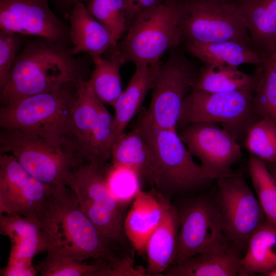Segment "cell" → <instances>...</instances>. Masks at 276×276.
<instances>
[{
	"label": "cell",
	"mask_w": 276,
	"mask_h": 276,
	"mask_svg": "<svg viewBox=\"0 0 276 276\" xmlns=\"http://www.w3.org/2000/svg\"><path fill=\"white\" fill-rule=\"evenodd\" d=\"M89 62L76 57L70 45L46 38H26L6 85L1 106L55 90L71 81L87 79Z\"/></svg>",
	"instance_id": "cell-1"
},
{
	"label": "cell",
	"mask_w": 276,
	"mask_h": 276,
	"mask_svg": "<svg viewBox=\"0 0 276 276\" xmlns=\"http://www.w3.org/2000/svg\"><path fill=\"white\" fill-rule=\"evenodd\" d=\"M48 238L47 251L84 262L112 263L119 257L114 245L105 238L81 209L68 187L52 189L39 219Z\"/></svg>",
	"instance_id": "cell-2"
},
{
	"label": "cell",
	"mask_w": 276,
	"mask_h": 276,
	"mask_svg": "<svg viewBox=\"0 0 276 276\" xmlns=\"http://www.w3.org/2000/svg\"><path fill=\"white\" fill-rule=\"evenodd\" d=\"M78 81L1 106V129L18 130L42 137L57 145L78 149L73 129L72 112Z\"/></svg>",
	"instance_id": "cell-3"
},
{
	"label": "cell",
	"mask_w": 276,
	"mask_h": 276,
	"mask_svg": "<svg viewBox=\"0 0 276 276\" xmlns=\"http://www.w3.org/2000/svg\"><path fill=\"white\" fill-rule=\"evenodd\" d=\"M12 154L33 177L51 188L68 187L75 172L88 163L75 148L55 145L18 130L1 129L0 154Z\"/></svg>",
	"instance_id": "cell-4"
},
{
	"label": "cell",
	"mask_w": 276,
	"mask_h": 276,
	"mask_svg": "<svg viewBox=\"0 0 276 276\" xmlns=\"http://www.w3.org/2000/svg\"><path fill=\"white\" fill-rule=\"evenodd\" d=\"M118 47L125 62L135 66L159 62L183 37L180 0H165L139 13Z\"/></svg>",
	"instance_id": "cell-5"
},
{
	"label": "cell",
	"mask_w": 276,
	"mask_h": 276,
	"mask_svg": "<svg viewBox=\"0 0 276 276\" xmlns=\"http://www.w3.org/2000/svg\"><path fill=\"white\" fill-rule=\"evenodd\" d=\"M137 123L146 132L153 151L154 186L185 193L206 186L214 180L195 162L176 129L155 128L141 118Z\"/></svg>",
	"instance_id": "cell-6"
},
{
	"label": "cell",
	"mask_w": 276,
	"mask_h": 276,
	"mask_svg": "<svg viewBox=\"0 0 276 276\" xmlns=\"http://www.w3.org/2000/svg\"><path fill=\"white\" fill-rule=\"evenodd\" d=\"M252 91L211 93L193 88L182 103L177 129L195 123H213L220 124L238 141L260 119L252 109Z\"/></svg>",
	"instance_id": "cell-7"
},
{
	"label": "cell",
	"mask_w": 276,
	"mask_h": 276,
	"mask_svg": "<svg viewBox=\"0 0 276 276\" xmlns=\"http://www.w3.org/2000/svg\"><path fill=\"white\" fill-rule=\"evenodd\" d=\"M183 37L187 42L235 41L252 44L233 0H180Z\"/></svg>",
	"instance_id": "cell-8"
},
{
	"label": "cell",
	"mask_w": 276,
	"mask_h": 276,
	"mask_svg": "<svg viewBox=\"0 0 276 276\" xmlns=\"http://www.w3.org/2000/svg\"><path fill=\"white\" fill-rule=\"evenodd\" d=\"M176 208L179 229L177 250L173 265L197 255L225 251L231 247L214 199L204 195L195 196L185 199Z\"/></svg>",
	"instance_id": "cell-9"
},
{
	"label": "cell",
	"mask_w": 276,
	"mask_h": 276,
	"mask_svg": "<svg viewBox=\"0 0 276 276\" xmlns=\"http://www.w3.org/2000/svg\"><path fill=\"white\" fill-rule=\"evenodd\" d=\"M216 180L214 200L221 216L225 237L230 246L241 253L246 250L251 236L266 222L265 215L241 173Z\"/></svg>",
	"instance_id": "cell-10"
},
{
	"label": "cell",
	"mask_w": 276,
	"mask_h": 276,
	"mask_svg": "<svg viewBox=\"0 0 276 276\" xmlns=\"http://www.w3.org/2000/svg\"><path fill=\"white\" fill-rule=\"evenodd\" d=\"M197 73L181 55L170 56L161 65L151 89L150 105L141 118L155 128L177 130L182 103L194 87Z\"/></svg>",
	"instance_id": "cell-11"
},
{
	"label": "cell",
	"mask_w": 276,
	"mask_h": 276,
	"mask_svg": "<svg viewBox=\"0 0 276 276\" xmlns=\"http://www.w3.org/2000/svg\"><path fill=\"white\" fill-rule=\"evenodd\" d=\"M179 135L193 156L214 179L235 173L232 167L241 158L238 141L219 125L209 122L189 124Z\"/></svg>",
	"instance_id": "cell-12"
},
{
	"label": "cell",
	"mask_w": 276,
	"mask_h": 276,
	"mask_svg": "<svg viewBox=\"0 0 276 276\" xmlns=\"http://www.w3.org/2000/svg\"><path fill=\"white\" fill-rule=\"evenodd\" d=\"M105 167L94 162L82 165L75 172L68 187L75 193L83 212L103 234L114 230L124 217V206L108 188Z\"/></svg>",
	"instance_id": "cell-13"
},
{
	"label": "cell",
	"mask_w": 276,
	"mask_h": 276,
	"mask_svg": "<svg viewBox=\"0 0 276 276\" xmlns=\"http://www.w3.org/2000/svg\"><path fill=\"white\" fill-rule=\"evenodd\" d=\"M51 192V188L31 175L12 154L1 153L0 214L39 219Z\"/></svg>",
	"instance_id": "cell-14"
},
{
	"label": "cell",
	"mask_w": 276,
	"mask_h": 276,
	"mask_svg": "<svg viewBox=\"0 0 276 276\" xmlns=\"http://www.w3.org/2000/svg\"><path fill=\"white\" fill-rule=\"evenodd\" d=\"M49 0H0V30L62 42L72 47L70 27L50 9Z\"/></svg>",
	"instance_id": "cell-15"
},
{
	"label": "cell",
	"mask_w": 276,
	"mask_h": 276,
	"mask_svg": "<svg viewBox=\"0 0 276 276\" xmlns=\"http://www.w3.org/2000/svg\"><path fill=\"white\" fill-rule=\"evenodd\" d=\"M154 189L137 193L124 219L126 236L139 254H145L149 236L160 222L168 202Z\"/></svg>",
	"instance_id": "cell-16"
},
{
	"label": "cell",
	"mask_w": 276,
	"mask_h": 276,
	"mask_svg": "<svg viewBox=\"0 0 276 276\" xmlns=\"http://www.w3.org/2000/svg\"><path fill=\"white\" fill-rule=\"evenodd\" d=\"M0 232L11 243L8 260L32 263L35 256L49 248L42 224L36 217L0 214Z\"/></svg>",
	"instance_id": "cell-17"
},
{
	"label": "cell",
	"mask_w": 276,
	"mask_h": 276,
	"mask_svg": "<svg viewBox=\"0 0 276 276\" xmlns=\"http://www.w3.org/2000/svg\"><path fill=\"white\" fill-rule=\"evenodd\" d=\"M179 229L175 206L168 201L163 218L149 236L145 245L147 275H162L174 262Z\"/></svg>",
	"instance_id": "cell-18"
},
{
	"label": "cell",
	"mask_w": 276,
	"mask_h": 276,
	"mask_svg": "<svg viewBox=\"0 0 276 276\" xmlns=\"http://www.w3.org/2000/svg\"><path fill=\"white\" fill-rule=\"evenodd\" d=\"M111 165L125 167L136 172L154 186V158L148 136L136 123L129 132H124L114 141L111 151Z\"/></svg>",
	"instance_id": "cell-19"
},
{
	"label": "cell",
	"mask_w": 276,
	"mask_h": 276,
	"mask_svg": "<svg viewBox=\"0 0 276 276\" xmlns=\"http://www.w3.org/2000/svg\"><path fill=\"white\" fill-rule=\"evenodd\" d=\"M68 18L72 53H85L93 60L113 48L111 35L105 27L88 11L83 3L72 8Z\"/></svg>",
	"instance_id": "cell-20"
},
{
	"label": "cell",
	"mask_w": 276,
	"mask_h": 276,
	"mask_svg": "<svg viewBox=\"0 0 276 276\" xmlns=\"http://www.w3.org/2000/svg\"><path fill=\"white\" fill-rule=\"evenodd\" d=\"M255 49L265 58L276 48V0H233Z\"/></svg>",
	"instance_id": "cell-21"
},
{
	"label": "cell",
	"mask_w": 276,
	"mask_h": 276,
	"mask_svg": "<svg viewBox=\"0 0 276 276\" xmlns=\"http://www.w3.org/2000/svg\"><path fill=\"white\" fill-rule=\"evenodd\" d=\"M160 62L135 66V71L126 89L113 107L114 109L115 140L137 113L160 68Z\"/></svg>",
	"instance_id": "cell-22"
},
{
	"label": "cell",
	"mask_w": 276,
	"mask_h": 276,
	"mask_svg": "<svg viewBox=\"0 0 276 276\" xmlns=\"http://www.w3.org/2000/svg\"><path fill=\"white\" fill-rule=\"evenodd\" d=\"M241 253L231 247L222 252H205L171 265L165 272L167 276L239 275Z\"/></svg>",
	"instance_id": "cell-23"
},
{
	"label": "cell",
	"mask_w": 276,
	"mask_h": 276,
	"mask_svg": "<svg viewBox=\"0 0 276 276\" xmlns=\"http://www.w3.org/2000/svg\"><path fill=\"white\" fill-rule=\"evenodd\" d=\"M104 104L96 97L87 80H79L78 96L72 112L73 136L80 153L86 162V151L99 124Z\"/></svg>",
	"instance_id": "cell-24"
},
{
	"label": "cell",
	"mask_w": 276,
	"mask_h": 276,
	"mask_svg": "<svg viewBox=\"0 0 276 276\" xmlns=\"http://www.w3.org/2000/svg\"><path fill=\"white\" fill-rule=\"evenodd\" d=\"M188 51L206 64H220L237 67L243 64L258 65L265 56L250 46L235 41L209 43L187 42Z\"/></svg>",
	"instance_id": "cell-25"
},
{
	"label": "cell",
	"mask_w": 276,
	"mask_h": 276,
	"mask_svg": "<svg viewBox=\"0 0 276 276\" xmlns=\"http://www.w3.org/2000/svg\"><path fill=\"white\" fill-rule=\"evenodd\" d=\"M276 265V227L266 222L249 239L239 275H264Z\"/></svg>",
	"instance_id": "cell-26"
},
{
	"label": "cell",
	"mask_w": 276,
	"mask_h": 276,
	"mask_svg": "<svg viewBox=\"0 0 276 276\" xmlns=\"http://www.w3.org/2000/svg\"><path fill=\"white\" fill-rule=\"evenodd\" d=\"M110 58L93 59L95 68L87 82L96 97L104 104L113 106L123 92L120 74L125 63L118 47L113 49Z\"/></svg>",
	"instance_id": "cell-27"
},
{
	"label": "cell",
	"mask_w": 276,
	"mask_h": 276,
	"mask_svg": "<svg viewBox=\"0 0 276 276\" xmlns=\"http://www.w3.org/2000/svg\"><path fill=\"white\" fill-rule=\"evenodd\" d=\"M255 79L237 67L206 64L197 73L193 88L211 93L252 90Z\"/></svg>",
	"instance_id": "cell-28"
},
{
	"label": "cell",
	"mask_w": 276,
	"mask_h": 276,
	"mask_svg": "<svg viewBox=\"0 0 276 276\" xmlns=\"http://www.w3.org/2000/svg\"><path fill=\"white\" fill-rule=\"evenodd\" d=\"M254 74L252 109L260 119H265L276 126V72L265 61Z\"/></svg>",
	"instance_id": "cell-29"
},
{
	"label": "cell",
	"mask_w": 276,
	"mask_h": 276,
	"mask_svg": "<svg viewBox=\"0 0 276 276\" xmlns=\"http://www.w3.org/2000/svg\"><path fill=\"white\" fill-rule=\"evenodd\" d=\"M248 169L266 222L276 227V175L269 169L265 162L251 154L248 159Z\"/></svg>",
	"instance_id": "cell-30"
},
{
	"label": "cell",
	"mask_w": 276,
	"mask_h": 276,
	"mask_svg": "<svg viewBox=\"0 0 276 276\" xmlns=\"http://www.w3.org/2000/svg\"><path fill=\"white\" fill-rule=\"evenodd\" d=\"M89 13L108 30L113 48L126 28L127 21L131 20L126 0H89L86 4Z\"/></svg>",
	"instance_id": "cell-31"
},
{
	"label": "cell",
	"mask_w": 276,
	"mask_h": 276,
	"mask_svg": "<svg viewBox=\"0 0 276 276\" xmlns=\"http://www.w3.org/2000/svg\"><path fill=\"white\" fill-rule=\"evenodd\" d=\"M245 146L250 154L266 163L276 165V126L260 119L248 128Z\"/></svg>",
	"instance_id": "cell-32"
},
{
	"label": "cell",
	"mask_w": 276,
	"mask_h": 276,
	"mask_svg": "<svg viewBox=\"0 0 276 276\" xmlns=\"http://www.w3.org/2000/svg\"><path fill=\"white\" fill-rule=\"evenodd\" d=\"M105 176L110 192L123 206L132 202L141 190V177L132 169L111 165L105 168Z\"/></svg>",
	"instance_id": "cell-33"
},
{
	"label": "cell",
	"mask_w": 276,
	"mask_h": 276,
	"mask_svg": "<svg viewBox=\"0 0 276 276\" xmlns=\"http://www.w3.org/2000/svg\"><path fill=\"white\" fill-rule=\"evenodd\" d=\"M98 268L97 262L88 264L50 251H47L45 259L36 267L42 276H95Z\"/></svg>",
	"instance_id": "cell-34"
},
{
	"label": "cell",
	"mask_w": 276,
	"mask_h": 276,
	"mask_svg": "<svg viewBox=\"0 0 276 276\" xmlns=\"http://www.w3.org/2000/svg\"><path fill=\"white\" fill-rule=\"evenodd\" d=\"M25 36L0 30V90L8 81Z\"/></svg>",
	"instance_id": "cell-35"
},
{
	"label": "cell",
	"mask_w": 276,
	"mask_h": 276,
	"mask_svg": "<svg viewBox=\"0 0 276 276\" xmlns=\"http://www.w3.org/2000/svg\"><path fill=\"white\" fill-rule=\"evenodd\" d=\"M99 267L95 276H145L146 269L135 267L130 257L119 258L112 263L98 262Z\"/></svg>",
	"instance_id": "cell-36"
},
{
	"label": "cell",
	"mask_w": 276,
	"mask_h": 276,
	"mask_svg": "<svg viewBox=\"0 0 276 276\" xmlns=\"http://www.w3.org/2000/svg\"><path fill=\"white\" fill-rule=\"evenodd\" d=\"M38 273L32 263L8 260L6 266L1 270L3 276H34Z\"/></svg>",
	"instance_id": "cell-37"
},
{
	"label": "cell",
	"mask_w": 276,
	"mask_h": 276,
	"mask_svg": "<svg viewBox=\"0 0 276 276\" xmlns=\"http://www.w3.org/2000/svg\"><path fill=\"white\" fill-rule=\"evenodd\" d=\"M130 11L131 20L133 21L140 12L156 6L165 0H126Z\"/></svg>",
	"instance_id": "cell-38"
},
{
	"label": "cell",
	"mask_w": 276,
	"mask_h": 276,
	"mask_svg": "<svg viewBox=\"0 0 276 276\" xmlns=\"http://www.w3.org/2000/svg\"><path fill=\"white\" fill-rule=\"evenodd\" d=\"M54 5L55 9L65 16L68 15L74 6L78 3H83L85 5L89 0H50Z\"/></svg>",
	"instance_id": "cell-39"
},
{
	"label": "cell",
	"mask_w": 276,
	"mask_h": 276,
	"mask_svg": "<svg viewBox=\"0 0 276 276\" xmlns=\"http://www.w3.org/2000/svg\"><path fill=\"white\" fill-rule=\"evenodd\" d=\"M265 61L276 72V49L265 58Z\"/></svg>",
	"instance_id": "cell-40"
},
{
	"label": "cell",
	"mask_w": 276,
	"mask_h": 276,
	"mask_svg": "<svg viewBox=\"0 0 276 276\" xmlns=\"http://www.w3.org/2000/svg\"><path fill=\"white\" fill-rule=\"evenodd\" d=\"M265 276H276V265L264 274Z\"/></svg>",
	"instance_id": "cell-41"
},
{
	"label": "cell",
	"mask_w": 276,
	"mask_h": 276,
	"mask_svg": "<svg viewBox=\"0 0 276 276\" xmlns=\"http://www.w3.org/2000/svg\"><path fill=\"white\" fill-rule=\"evenodd\" d=\"M269 169L276 175V165L266 163Z\"/></svg>",
	"instance_id": "cell-42"
},
{
	"label": "cell",
	"mask_w": 276,
	"mask_h": 276,
	"mask_svg": "<svg viewBox=\"0 0 276 276\" xmlns=\"http://www.w3.org/2000/svg\"><path fill=\"white\" fill-rule=\"evenodd\" d=\"M275 45H276V44H275ZM275 49H276V48H275Z\"/></svg>",
	"instance_id": "cell-43"
}]
</instances>
